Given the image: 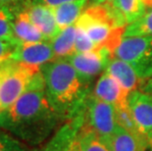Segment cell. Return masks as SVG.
I'll list each match as a JSON object with an SVG mask.
<instances>
[{
  "label": "cell",
  "mask_w": 152,
  "mask_h": 151,
  "mask_svg": "<svg viewBox=\"0 0 152 151\" xmlns=\"http://www.w3.org/2000/svg\"><path fill=\"white\" fill-rule=\"evenodd\" d=\"M144 91L149 92V93H151V94H152V88H147V89H144Z\"/></svg>",
  "instance_id": "obj_31"
},
{
  "label": "cell",
  "mask_w": 152,
  "mask_h": 151,
  "mask_svg": "<svg viewBox=\"0 0 152 151\" xmlns=\"http://www.w3.org/2000/svg\"><path fill=\"white\" fill-rule=\"evenodd\" d=\"M104 142L111 151H147L150 149L143 139L134 136L121 126H118L112 136Z\"/></svg>",
  "instance_id": "obj_14"
},
{
  "label": "cell",
  "mask_w": 152,
  "mask_h": 151,
  "mask_svg": "<svg viewBox=\"0 0 152 151\" xmlns=\"http://www.w3.org/2000/svg\"><path fill=\"white\" fill-rule=\"evenodd\" d=\"M48 101L62 120L79 115L88 85L67 59H55L41 67Z\"/></svg>",
  "instance_id": "obj_2"
},
{
  "label": "cell",
  "mask_w": 152,
  "mask_h": 151,
  "mask_svg": "<svg viewBox=\"0 0 152 151\" xmlns=\"http://www.w3.org/2000/svg\"><path fill=\"white\" fill-rule=\"evenodd\" d=\"M80 151H111L103 139L93 131L80 128L79 133Z\"/></svg>",
  "instance_id": "obj_19"
},
{
  "label": "cell",
  "mask_w": 152,
  "mask_h": 151,
  "mask_svg": "<svg viewBox=\"0 0 152 151\" xmlns=\"http://www.w3.org/2000/svg\"><path fill=\"white\" fill-rule=\"evenodd\" d=\"M128 104L141 136L152 148V94L134 90L129 95Z\"/></svg>",
  "instance_id": "obj_8"
},
{
  "label": "cell",
  "mask_w": 152,
  "mask_h": 151,
  "mask_svg": "<svg viewBox=\"0 0 152 151\" xmlns=\"http://www.w3.org/2000/svg\"><path fill=\"white\" fill-rule=\"evenodd\" d=\"M8 61H6L5 63H3V64H1V65H0V85H1V81H2L3 77H4V75H5L6 69H7Z\"/></svg>",
  "instance_id": "obj_27"
},
{
  "label": "cell",
  "mask_w": 152,
  "mask_h": 151,
  "mask_svg": "<svg viewBox=\"0 0 152 151\" xmlns=\"http://www.w3.org/2000/svg\"><path fill=\"white\" fill-rule=\"evenodd\" d=\"M89 0H74L52 8L60 31L76 25Z\"/></svg>",
  "instance_id": "obj_16"
},
{
  "label": "cell",
  "mask_w": 152,
  "mask_h": 151,
  "mask_svg": "<svg viewBox=\"0 0 152 151\" xmlns=\"http://www.w3.org/2000/svg\"><path fill=\"white\" fill-rule=\"evenodd\" d=\"M13 30L16 39L19 42H37L46 40L42 33L31 22L24 7L20 8L19 10H15Z\"/></svg>",
  "instance_id": "obj_15"
},
{
  "label": "cell",
  "mask_w": 152,
  "mask_h": 151,
  "mask_svg": "<svg viewBox=\"0 0 152 151\" xmlns=\"http://www.w3.org/2000/svg\"><path fill=\"white\" fill-rule=\"evenodd\" d=\"M113 57V53L107 47H99L88 52H76L65 59L69 61L79 75L89 83L94 77L104 72Z\"/></svg>",
  "instance_id": "obj_7"
},
{
  "label": "cell",
  "mask_w": 152,
  "mask_h": 151,
  "mask_svg": "<svg viewBox=\"0 0 152 151\" xmlns=\"http://www.w3.org/2000/svg\"><path fill=\"white\" fill-rule=\"evenodd\" d=\"M83 125L82 113L68 120L39 151H80L79 133Z\"/></svg>",
  "instance_id": "obj_10"
},
{
  "label": "cell",
  "mask_w": 152,
  "mask_h": 151,
  "mask_svg": "<svg viewBox=\"0 0 152 151\" xmlns=\"http://www.w3.org/2000/svg\"><path fill=\"white\" fill-rule=\"evenodd\" d=\"M152 34V9L148 10L137 22L128 25L124 36H137V35Z\"/></svg>",
  "instance_id": "obj_20"
},
{
  "label": "cell",
  "mask_w": 152,
  "mask_h": 151,
  "mask_svg": "<svg viewBox=\"0 0 152 151\" xmlns=\"http://www.w3.org/2000/svg\"><path fill=\"white\" fill-rule=\"evenodd\" d=\"M111 2L127 25L140 20L147 12L142 0H112Z\"/></svg>",
  "instance_id": "obj_18"
},
{
  "label": "cell",
  "mask_w": 152,
  "mask_h": 151,
  "mask_svg": "<svg viewBox=\"0 0 152 151\" xmlns=\"http://www.w3.org/2000/svg\"><path fill=\"white\" fill-rule=\"evenodd\" d=\"M92 95L115 107H120L128 105L130 94L122 88L117 80L104 71L96 82Z\"/></svg>",
  "instance_id": "obj_11"
},
{
  "label": "cell",
  "mask_w": 152,
  "mask_h": 151,
  "mask_svg": "<svg viewBox=\"0 0 152 151\" xmlns=\"http://www.w3.org/2000/svg\"><path fill=\"white\" fill-rule=\"evenodd\" d=\"M152 88V78H151L150 80H148L147 83H146V85H145L144 89H147V88Z\"/></svg>",
  "instance_id": "obj_30"
},
{
  "label": "cell",
  "mask_w": 152,
  "mask_h": 151,
  "mask_svg": "<svg viewBox=\"0 0 152 151\" xmlns=\"http://www.w3.org/2000/svg\"><path fill=\"white\" fill-rule=\"evenodd\" d=\"M143 1V4L146 8V11L151 10L152 9V0H142Z\"/></svg>",
  "instance_id": "obj_28"
},
{
  "label": "cell",
  "mask_w": 152,
  "mask_h": 151,
  "mask_svg": "<svg viewBox=\"0 0 152 151\" xmlns=\"http://www.w3.org/2000/svg\"><path fill=\"white\" fill-rule=\"evenodd\" d=\"M0 151H26L24 143L0 128Z\"/></svg>",
  "instance_id": "obj_22"
},
{
  "label": "cell",
  "mask_w": 152,
  "mask_h": 151,
  "mask_svg": "<svg viewBox=\"0 0 152 151\" xmlns=\"http://www.w3.org/2000/svg\"><path fill=\"white\" fill-rule=\"evenodd\" d=\"M24 0H0V6H14L16 4H19Z\"/></svg>",
  "instance_id": "obj_26"
},
{
  "label": "cell",
  "mask_w": 152,
  "mask_h": 151,
  "mask_svg": "<svg viewBox=\"0 0 152 151\" xmlns=\"http://www.w3.org/2000/svg\"><path fill=\"white\" fill-rule=\"evenodd\" d=\"M25 10L27 11L31 22L37 26L45 39L50 41L60 33V28L55 20L53 9L47 6L37 4L30 0L24 4Z\"/></svg>",
  "instance_id": "obj_12"
},
{
  "label": "cell",
  "mask_w": 152,
  "mask_h": 151,
  "mask_svg": "<svg viewBox=\"0 0 152 151\" xmlns=\"http://www.w3.org/2000/svg\"><path fill=\"white\" fill-rule=\"evenodd\" d=\"M20 43L17 39H6L0 38V65L10 60L13 51Z\"/></svg>",
  "instance_id": "obj_24"
},
{
  "label": "cell",
  "mask_w": 152,
  "mask_h": 151,
  "mask_svg": "<svg viewBox=\"0 0 152 151\" xmlns=\"http://www.w3.org/2000/svg\"><path fill=\"white\" fill-rule=\"evenodd\" d=\"M76 34L77 28L76 25H74L60 31V33L50 40L56 59H65L76 53Z\"/></svg>",
  "instance_id": "obj_17"
},
{
  "label": "cell",
  "mask_w": 152,
  "mask_h": 151,
  "mask_svg": "<svg viewBox=\"0 0 152 151\" xmlns=\"http://www.w3.org/2000/svg\"><path fill=\"white\" fill-rule=\"evenodd\" d=\"M91 3H94V4H102V3H106V2H110L112 0H89Z\"/></svg>",
  "instance_id": "obj_29"
},
{
  "label": "cell",
  "mask_w": 152,
  "mask_h": 151,
  "mask_svg": "<svg viewBox=\"0 0 152 151\" xmlns=\"http://www.w3.org/2000/svg\"><path fill=\"white\" fill-rule=\"evenodd\" d=\"M77 34H76V52H88L94 49H97V47L94 44V42L91 40L88 35L83 28L77 27Z\"/></svg>",
  "instance_id": "obj_23"
},
{
  "label": "cell",
  "mask_w": 152,
  "mask_h": 151,
  "mask_svg": "<svg viewBox=\"0 0 152 151\" xmlns=\"http://www.w3.org/2000/svg\"><path fill=\"white\" fill-rule=\"evenodd\" d=\"M76 26L86 31L96 47H107L114 55L128 25L110 1L102 4L92 3L86 7Z\"/></svg>",
  "instance_id": "obj_3"
},
{
  "label": "cell",
  "mask_w": 152,
  "mask_h": 151,
  "mask_svg": "<svg viewBox=\"0 0 152 151\" xmlns=\"http://www.w3.org/2000/svg\"><path fill=\"white\" fill-rule=\"evenodd\" d=\"M61 121L48 101L41 70L27 90L10 107L0 112V128L31 146L46 140Z\"/></svg>",
  "instance_id": "obj_1"
},
{
  "label": "cell",
  "mask_w": 152,
  "mask_h": 151,
  "mask_svg": "<svg viewBox=\"0 0 152 151\" xmlns=\"http://www.w3.org/2000/svg\"><path fill=\"white\" fill-rule=\"evenodd\" d=\"M30 1L33 3H37V4L47 6V7H50V8H55V7H57V6L64 4V3L74 1V0H30Z\"/></svg>",
  "instance_id": "obj_25"
},
{
  "label": "cell",
  "mask_w": 152,
  "mask_h": 151,
  "mask_svg": "<svg viewBox=\"0 0 152 151\" xmlns=\"http://www.w3.org/2000/svg\"><path fill=\"white\" fill-rule=\"evenodd\" d=\"M114 57L132 65L141 81L152 78V34L124 36Z\"/></svg>",
  "instance_id": "obj_4"
},
{
  "label": "cell",
  "mask_w": 152,
  "mask_h": 151,
  "mask_svg": "<svg viewBox=\"0 0 152 151\" xmlns=\"http://www.w3.org/2000/svg\"><path fill=\"white\" fill-rule=\"evenodd\" d=\"M148 151H152V148H150L149 150H148Z\"/></svg>",
  "instance_id": "obj_32"
},
{
  "label": "cell",
  "mask_w": 152,
  "mask_h": 151,
  "mask_svg": "<svg viewBox=\"0 0 152 151\" xmlns=\"http://www.w3.org/2000/svg\"><path fill=\"white\" fill-rule=\"evenodd\" d=\"M105 71L109 73L113 78L117 80L120 85H122V88L129 94L132 91L137 90L141 82V80L137 76V72L132 67V65L124 60L117 58V57H113L109 61Z\"/></svg>",
  "instance_id": "obj_13"
},
{
  "label": "cell",
  "mask_w": 152,
  "mask_h": 151,
  "mask_svg": "<svg viewBox=\"0 0 152 151\" xmlns=\"http://www.w3.org/2000/svg\"><path fill=\"white\" fill-rule=\"evenodd\" d=\"M15 10L10 6H0V38L16 39L13 24Z\"/></svg>",
  "instance_id": "obj_21"
},
{
  "label": "cell",
  "mask_w": 152,
  "mask_h": 151,
  "mask_svg": "<svg viewBox=\"0 0 152 151\" xmlns=\"http://www.w3.org/2000/svg\"><path fill=\"white\" fill-rule=\"evenodd\" d=\"M56 59L50 41L20 42L13 51L11 61L40 68Z\"/></svg>",
  "instance_id": "obj_9"
},
{
  "label": "cell",
  "mask_w": 152,
  "mask_h": 151,
  "mask_svg": "<svg viewBox=\"0 0 152 151\" xmlns=\"http://www.w3.org/2000/svg\"><path fill=\"white\" fill-rule=\"evenodd\" d=\"M80 113L82 128L95 133L103 141L108 139L119 126L115 106L100 100L94 95H87Z\"/></svg>",
  "instance_id": "obj_5"
},
{
  "label": "cell",
  "mask_w": 152,
  "mask_h": 151,
  "mask_svg": "<svg viewBox=\"0 0 152 151\" xmlns=\"http://www.w3.org/2000/svg\"><path fill=\"white\" fill-rule=\"evenodd\" d=\"M40 68L9 60L5 75L0 85V112L14 103L27 90L28 86Z\"/></svg>",
  "instance_id": "obj_6"
}]
</instances>
